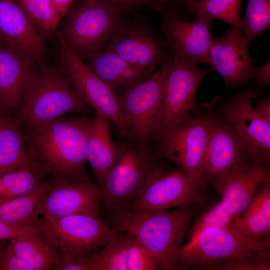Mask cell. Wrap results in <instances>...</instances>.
Masks as SVG:
<instances>
[{
	"label": "cell",
	"instance_id": "2e32d148",
	"mask_svg": "<svg viewBox=\"0 0 270 270\" xmlns=\"http://www.w3.org/2000/svg\"><path fill=\"white\" fill-rule=\"evenodd\" d=\"M161 13L162 31L173 58L196 66L209 64L212 24L197 18L186 21L172 10L164 9Z\"/></svg>",
	"mask_w": 270,
	"mask_h": 270
},
{
	"label": "cell",
	"instance_id": "f35d334b",
	"mask_svg": "<svg viewBox=\"0 0 270 270\" xmlns=\"http://www.w3.org/2000/svg\"><path fill=\"white\" fill-rule=\"evenodd\" d=\"M257 114L270 124V98L268 96L259 98L254 108Z\"/></svg>",
	"mask_w": 270,
	"mask_h": 270
},
{
	"label": "cell",
	"instance_id": "4316f807",
	"mask_svg": "<svg viewBox=\"0 0 270 270\" xmlns=\"http://www.w3.org/2000/svg\"><path fill=\"white\" fill-rule=\"evenodd\" d=\"M7 246L32 270L52 269L61 257L42 230L10 240Z\"/></svg>",
	"mask_w": 270,
	"mask_h": 270
},
{
	"label": "cell",
	"instance_id": "4fadbf2b",
	"mask_svg": "<svg viewBox=\"0 0 270 270\" xmlns=\"http://www.w3.org/2000/svg\"><path fill=\"white\" fill-rule=\"evenodd\" d=\"M211 71L210 68L198 69L196 66L173 58L172 66L164 86L160 131L200 113L196 102V93Z\"/></svg>",
	"mask_w": 270,
	"mask_h": 270
},
{
	"label": "cell",
	"instance_id": "8d00e7d4",
	"mask_svg": "<svg viewBox=\"0 0 270 270\" xmlns=\"http://www.w3.org/2000/svg\"><path fill=\"white\" fill-rule=\"evenodd\" d=\"M126 14L144 8H152L150 0H100Z\"/></svg>",
	"mask_w": 270,
	"mask_h": 270
},
{
	"label": "cell",
	"instance_id": "b9f144b4",
	"mask_svg": "<svg viewBox=\"0 0 270 270\" xmlns=\"http://www.w3.org/2000/svg\"><path fill=\"white\" fill-rule=\"evenodd\" d=\"M181 2L182 1H184V0H180Z\"/></svg>",
	"mask_w": 270,
	"mask_h": 270
},
{
	"label": "cell",
	"instance_id": "836d02e7",
	"mask_svg": "<svg viewBox=\"0 0 270 270\" xmlns=\"http://www.w3.org/2000/svg\"><path fill=\"white\" fill-rule=\"evenodd\" d=\"M232 220L220 202L206 212L190 232V236L206 228L230 224Z\"/></svg>",
	"mask_w": 270,
	"mask_h": 270
},
{
	"label": "cell",
	"instance_id": "7402d4cb",
	"mask_svg": "<svg viewBox=\"0 0 270 270\" xmlns=\"http://www.w3.org/2000/svg\"><path fill=\"white\" fill-rule=\"evenodd\" d=\"M37 64L0 43V105L14 114Z\"/></svg>",
	"mask_w": 270,
	"mask_h": 270
},
{
	"label": "cell",
	"instance_id": "d6986e66",
	"mask_svg": "<svg viewBox=\"0 0 270 270\" xmlns=\"http://www.w3.org/2000/svg\"><path fill=\"white\" fill-rule=\"evenodd\" d=\"M0 43L35 64L45 56L41 30L16 0H0Z\"/></svg>",
	"mask_w": 270,
	"mask_h": 270
},
{
	"label": "cell",
	"instance_id": "d6a6232c",
	"mask_svg": "<svg viewBox=\"0 0 270 270\" xmlns=\"http://www.w3.org/2000/svg\"><path fill=\"white\" fill-rule=\"evenodd\" d=\"M270 251L226 260L206 267L208 270H270Z\"/></svg>",
	"mask_w": 270,
	"mask_h": 270
},
{
	"label": "cell",
	"instance_id": "7a4b0ae2",
	"mask_svg": "<svg viewBox=\"0 0 270 270\" xmlns=\"http://www.w3.org/2000/svg\"><path fill=\"white\" fill-rule=\"evenodd\" d=\"M122 136L116 160L98 186L102 208L107 213L130 209L151 181L167 168L157 148Z\"/></svg>",
	"mask_w": 270,
	"mask_h": 270
},
{
	"label": "cell",
	"instance_id": "e575fe53",
	"mask_svg": "<svg viewBox=\"0 0 270 270\" xmlns=\"http://www.w3.org/2000/svg\"><path fill=\"white\" fill-rule=\"evenodd\" d=\"M0 270H32L8 247L0 251Z\"/></svg>",
	"mask_w": 270,
	"mask_h": 270
},
{
	"label": "cell",
	"instance_id": "8992f818",
	"mask_svg": "<svg viewBox=\"0 0 270 270\" xmlns=\"http://www.w3.org/2000/svg\"><path fill=\"white\" fill-rule=\"evenodd\" d=\"M126 16L100 0H82L64 16L57 36L84 61L106 46Z\"/></svg>",
	"mask_w": 270,
	"mask_h": 270
},
{
	"label": "cell",
	"instance_id": "8fae6325",
	"mask_svg": "<svg viewBox=\"0 0 270 270\" xmlns=\"http://www.w3.org/2000/svg\"><path fill=\"white\" fill-rule=\"evenodd\" d=\"M58 38L60 46L58 69L80 98L106 117L120 134L124 135L125 124L115 92Z\"/></svg>",
	"mask_w": 270,
	"mask_h": 270
},
{
	"label": "cell",
	"instance_id": "1f68e13d",
	"mask_svg": "<svg viewBox=\"0 0 270 270\" xmlns=\"http://www.w3.org/2000/svg\"><path fill=\"white\" fill-rule=\"evenodd\" d=\"M41 32H56L62 16L52 0H16Z\"/></svg>",
	"mask_w": 270,
	"mask_h": 270
},
{
	"label": "cell",
	"instance_id": "83f0119b",
	"mask_svg": "<svg viewBox=\"0 0 270 270\" xmlns=\"http://www.w3.org/2000/svg\"><path fill=\"white\" fill-rule=\"evenodd\" d=\"M52 179L40 182L28 192L0 203V220L21 226H40L36 209L52 184Z\"/></svg>",
	"mask_w": 270,
	"mask_h": 270
},
{
	"label": "cell",
	"instance_id": "f1b7e54d",
	"mask_svg": "<svg viewBox=\"0 0 270 270\" xmlns=\"http://www.w3.org/2000/svg\"><path fill=\"white\" fill-rule=\"evenodd\" d=\"M242 0H186L182 2L197 18L211 24L218 19L242 30L240 14Z\"/></svg>",
	"mask_w": 270,
	"mask_h": 270
},
{
	"label": "cell",
	"instance_id": "60d3db41",
	"mask_svg": "<svg viewBox=\"0 0 270 270\" xmlns=\"http://www.w3.org/2000/svg\"><path fill=\"white\" fill-rule=\"evenodd\" d=\"M170 0H150L152 10L161 12L164 9L165 5Z\"/></svg>",
	"mask_w": 270,
	"mask_h": 270
},
{
	"label": "cell",
	"instance_id": "e0dca14e",
	"mask_svg": "<svg viewBox=\"0 0 270 270\" xmlns=\"http://www.w3.org/2000/svg\"><path fill=\"white\" fill-rule=\"evenodd\" d=\"M209 55L210 68L218 72L228 89L244 86L254 79L256 66L240 29L231 27L222 36L213 38Z\"/></svg>",
	"mask_w": 270,
	"mask_h": 270
},
{
	"label": "cell",
	"instance_id": "277c9868",
	"mask_svg": "<svg viewBox=\"0 0 270 270\" xmlns=\"http://www.w3.org/2000/svg\"><path fill=\"white\" fill-rule=\"evenodd\" d=\"M14 120L25 130L46 124L66 114L86 112L89 106L74 91L57 66L37 64Z\"/></svg>",
	"mask_w": 270,
	"mask_h": 270
},
{
	"label": "cell",
	"instance_id": "5bb4252c",
	"mask_svg": "<svg viewBox=\"0 0 270 270\" xmlns=\"http://www.w3.org/2000/svg\"><path fill=\"white\" fill-rule=\"evenodd\" d=\"M250 162L242 142L228 126L211 112L208 144L200 176L201 186L216 188L235 166Z\"/></svg>",
	"mask_w": 270,
	"mask_h": 270
},
{
	"label": "cell",
	"instance_id": "d590c367",
	"mask_svg": "<svg viewBox=\"0 0 270 270\" xmlns=\"http://www.w3.org/2000/svg\"><path fill=\"white\" fill-rule=\"evenodd\" d=\"M38 230H42L40 226H16L0 220V240H12Z\"/></svg>",
	"mask_w": 270,
	"mask_h": 270
},
{
	"label": "cell",
	"instance_id": "30bf717a",
	"mask_svg": "<svg viewBox=\"0 0 270 270\" xmlns=\"http://www.w3.org/2000/svg\"><path fill=\"white\" fill-rule=\"evenodd\" d=\"M258 95L254 85L226 100L218 115L244 144L250 162L268 165L270 160V124L256 112L252 98Z\"/></svg>",
	"mask_w": 270,
	"mask_h": 270
},
{
	"label": "cell",
	"instance_id": "4dcf8cb0",
	"mask_svg": "<svg viewBox=\"0 0 270 270\" xmlns=\"http://www.w3.org/2000/svg\"><path fill=\"white\" fill-rule=\"evenodd\" d=\"M270 26V0H248L241 28L248 46L258 34Z\"/></svg>",
	"mask_w": 270,
	"mask_h": 270
},
{
	"label": "cell",
	"instance_id": "ffe728a7",
	"mask_svg": "<svg viewBox=\"0 0 270 270\" xmlns=\"http://www.w3.org/2000/svg\"><path fill=\"white\" fill-rule=\"evenodd\" d=\"M270 180L268 165L248 162L232 168L215 188L232 221L242 214L261 186Z\"/></svg>",
	"mask_w": 270,
	"mask_h": 270
},
{
	"label": "cell",
	"instance_id": "cb8c5ba5",
	"mask_svg": "<svg viewBox=\"0 0 270 270\" xmlns=\"http://www.w3.org/2000/svg\"><path fill=\"white\" fill-rule=\"evenodd\" d=\"M111 122L95 112L90 118L87 144V160L93 170L98 187L114 164L118 147L114 140Z\"/></svg>",
	"mask_w": 270,
	"mask_h": 270
},
{
	"label": "cell",
	"instance_id": "7c38bea8",
	"mask_svg": "<svg viewBox=\"0 0 270 270\" xmlns=\"http://www.w3.org/2000/svg\"><path fill=\"white\" fill-rule=\"evenodd\" d=\"M135 67L153 74L166 59L159 38L143 18L126 16L106 46Z\"/></svg>",
	"mask_w": 270,
	"mask_h": 270
},
{
	"label": "cell",
	"instance_id": "9c48e42d",
	"mask_svg": "<svg viewBox=\"0 0 270 270\" xmlns=\"http://www.w3.org/2000/svg\"><path fill=\"white\" fill-rule=\"evenodd\" d=\"M210 118L211 112L194 114L176 126L160 131L155 140L162 156L180 166L204 192L200 176L209 139Z\"/></svg>",
	"mask_w": 270,
	"mask_h": 270
},
{
	"label": "cell",
	"instance_id": "603a6c76",
	"mask_svg": "<svg viewBox=\"0 0 270 270\" xmlns=\"http://www.w3.org/2000/svg\"><path fill=\"white\" fill-rule=\"evenodd\" d=\"M83 62L114 92L130 88L152 74L106 48L92 53Z\"/></svg>",
	"mask_w": 270,
	"mask_h": 270
},
{
	"label": "cell",
	"instance_id": "ab89813d",
	"mask_svg": "<svg viewBox=\"0 0 270 270\" xmlns=\"http://www.w3.org/2000/svg\"><path fill=\"white\" fill-rule=\"evenodd\" d=\"M55 6L61 14L64 16L74 4L75 0H52Z\"/></svg>",
	"mask_w": 270,
	"mask_h": 270
},
{
	"label": "cell",
	"instance_id": "ba28073f",
	"mask_svg": "<svg viewBox=\"0 0 270 270\" xmlns=\"http://www.w3.org/2000/svg\"><path fill=\"white\" fill-rule=\"evenodd\" d=\"M42 231L57 249L83 261L95 249L114 240L120 232L108 225L100 215L74 214L61 218L44 216Z\"/></svg>",
	"mask_w": 270,
	"mask_h": 270
},
{
	"label": "cell",
	"instance_id": "484cf974",
	"mask_svg": "<svg viewBox=\"0 0 270 270\" xmlns=\"http://www.w3.org/2000/svg\"><path fill=\"white\" fill-rule=\"evenodd\" d=\"M230 225L256 242L270 238V180L261 186L248 206Z\"/></svg>",
	"mask_w": 270,
	"mask_h": 270
},
{
	"label": "cell",
	"instance_id": "52a82bcc",
	"mask_svg": "<svg viewBox=\"0 0 270 270\" xmlns=\"http://www.w3.org/2000/svg\"><path fill=\"white\" fill-rule=\"evenodd\" d=\"M270 238L256 242L246 236L230 224L206 228L190 236L180 246L176 256V270L206 267L238 257L270 251Z\"/></svg>",
	"mask_w": 270,
	"mask_h": 270
},
{
	"label": "cell",
	"instance_id": "3957f363",
	"mask_svg": "<svg viewBox=\"0 0 270 270\" xmlns=\"http://www.w3.org/2000/svg\"><path fill=\"white\" fill-rule=\"evenodd\" d=\"M194 212L192 206L148 212L127 209L108 213L106 222L133 235L156 258L160 270H173L178 250Z\"/></svg>",
	"mask_w": 270,
	"mask_h": 270
},
{
	"label": "cell",
	"instance_id": "6da1fadb",
	"mask_svg": "<svg viewBox=\"0 0 270 270\" xmlns=\"http://www.w3.org/2000/svg\"><path fill=\"white\" fill-rule=\"evenodd\" d=\"M90 118H58L26 130V150L42 174L56 180H88L86 164Z\"/></svg>",
	"mask_w": 270,
	"mask_h": 270
},
{
	"label": "cell",
	"instance_id": "5b68a950",
	"mask_svg": "<svg viewBox=\"0 0 270 270\" xmlns=\"http://www.w3.org/2000/svg\"><path fill=\"white\" fill-rule=\"evenodd\" d=\"M172 64V55L167 56L150 76L114 92L126 126L122 136L142 144L156 140L160 128L164 83Z\"/></svg>",
	"mask_w": 270,
	"mask_h": 270
},
{
	"label": "cell",
	"instance_id": "44dd1931",
	"mask_svg": "<svg viewBox=\"0 0 270 270\" xmlns=\"http://www.w3.org/2000/svg\"><path fill=\"white\" fill-rule=\"evenodd\" d=\"M104 248L86 258L88 270H156L153 256L128 232H120Z\"/></svg>",
	"mask_w": 270,
	"mask_h": 270
},
{
	"label": "cell",
	"instance_id": "d4e9b609",
	"mask_svg": "<svg viewBox=\"0 0 270 270\" xmlns=\"http://www.w3.org/2000/svg\"><path fill=\"white\" fill-rule=\"evenodd\" d=\"M12 114L0 105V176L34 164L27 155L22 128Z\"/></svg>",
	"mask_w": 270,
	"mask_h": 270
},
{
	"label": "cell",
	"instance_id": "9a60e30c",
	"mask_svg": "<svg viewBox=\"0 0 270 270\" xmlns=\"http://www.w3.org/2000/svg\"><path fill=\"white\" fill-rule=\"evenodd\" d=\"M204 192L184 172H162L155 178L130 204L134 212L163 211L172 208L200 204Z\"/></svg>",
	"mask_w": 270,
	"mask_h": 270
},
{
	"label": "cell",
	"instance_id": "ac0fdd59",
	"mask_svg": "<svg viewBox=\"0 0 270 270\" xmlns=\"http://www.w3.org/2000/svg\"><path fill=\"white\" fill-rule=\"evenodd\" d=\"M52 180L36 209L38 216L61 218L74 214L100 215L102 206L96 184L90 180Z\"/></svg>",
	"mask_w": 270,
	"mask_h": 270
},
{
	"label": "cell",
	"instance_id": "74e56055",
	"mask_svg": "<svg viewBox=\"0 0 270 270\" xmlns=\"http://www.w3.org/2000/svg\"><path fill=\"white\" fill-rule=\"evenodd\" d=\"M270 62L260 67L256 68L254 78L255 84L257 88L260 90L270 83Z\"/></svg>",
	"mask_w": 270,
	"mask_h": 270
},
{
	"label": "cell",
	"instance_id": "f546056e",
	"mask_svg": "<svg viewBox=\"0 0 270 270\" xmlns=\"http://www.w3.org/2000/svg\"><path fill=\"white\" fill-rule=\"evenodd\" d=\"M42 174L32 164L0 176V203L26 194L40 181Z\"/></svg>",
	"mask_w": 270,
	"mask_h": 270
}]
</instances>
